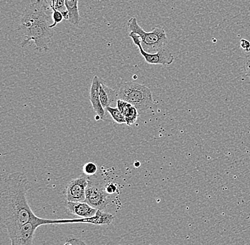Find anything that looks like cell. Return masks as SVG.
<instances>
[{
	"mask_svg": "<svg viewBox=\"0 0 250 245\" xmlns=\"http://www.w3.org/2000/svg\"><path fill=\"white\" fill-rule=\"evenodd\" d=\"M29 188V180L23 173L1 174L0 219L9 239L35 215L26 199Z\"/></svg>",
	"mask_w": 250,
	"mask_h": 245,
	"instance_id": "6da1fadb",
	"label": "cell"
},
{
	"mask_svg": "<svg viewBox=\"0 0 250 245\" xmlns=\"http://www.w3.org/2000/svg\"><path fill=\"white\" fill-rule=\"evenodd\" d=\"M48 9L43 0H36L35 2L25 8L18 29L23 37L21 48H25L33 41L39 52L48 51L54 37V31L50 27L52 18L47 13Z\"/></svg>",
	"mask_w": 250,
	"mask_h": 245,
	"instance_id": "7a4b0ae2",
	"label": "cell"
},
{
	"mask_svg": "<svg viewBox=\"0 0 250 245\" xmlns=\"http://www.w3.org/2000/svg\"><path fill=\"white\" fill-rule=\"evenodd\" d=\"M117 87L118 99L132 104L139 112H145L152 106V93L146 86L126 82L119 84Z\"/></svg>",
	"mask_w": 250,
	"mask_h": 245,
	"instance_id": "3957f363",
	"label": "cell"
},
{
	"mask_svg": "<svg viewBox=\"0 0 250 245\" xmlns=\"http://www.w3.org/2000/svg\"><path fill=\"white\" fill-rule=\"evenodd\" d=\"M127 27L129 32L140 37L142 48L146 52L155 54L162 48H167L168 38L163 26H156L152 31L146 32L141 27L137 18L132 17L128 21Z\"/></svg>",
	"mask_w": 250,
	"mask_h": 245,
	"instance_id": "277c9868",
	"label": "cell"
},
{
	"mask_svg": "<svg viewBox=\"0 0 250 245\" xmlns=\"http://www.w3.org/2000/svg\"><path fill=\"white\" fill-rule=\"evenodd\" d=\"M85 202L102 211H105L106 207L108 205L109 195L105 191L104 182L97 174L88 176Z\"/></svg>",
	"mask_w": 250,
	"mask_h": 245,
	"instance_id": "5b68a950",
	"label": "cell"
},
{
	"mask_svg": "<svg viewBox=\"0 0 250 245\" xmlns=\"http://www.w3.org/2000/svg\"><path fill=\"white\" fill-rule=\"evenodd\" d=\"M58 224V220L44 219L34 215L29 222L23 226L12 239L11 245H33L34 234L39 227L44 225Z\"/></svg>",
	"mask_w": 250,
	"mask_h": 245,
	"instance_id": "8992f818",
	"label": "cell"
},
{
	"mask_svg": "<svg viewBox=\"0 0 250 245\" xmlns=\"http://www.w3.org/2000/svg\"><path fill=\"white\" fill-rule=\"evenodd\" d=\"M129 37L132 38L134 45L139 48L140 54L148 64L167 66V65H170L173 63L174 57L167 48H162L155 54H149V53L146 52L142 48V42H141V39L138 35L134 33L129 32Z\"/></svg>",
	"mask_w": 250,
	"mask_h": 245,
	"instance_id": "52a82bcc",
	"label": "cell"
},
{
	"mask_svg": "<svg viewBox=\"0 0 250 245\" xmlns=\"http://www.w3.org/2000/svg\"><path fill=\"white\" fill-rule=\"evenodd\" d=\"M88 176L85 174L70 181L65 188V199L70 202H85Z\"/></svg>",
	"mask_w": 250,
	"mask_h": 245,
	"instance_id": "ba28073f",
	"label": "cell"
},
{
	"mask_svg": "<svg viewBox=\"0 0 250 245\" xmlns=\"http://www.w3.org/2000/svg\"><path fill=\"white\" fill-rule=\"evenodd\" d=\"M99 77L95 76L92 82L90 91V101L94 112L96 113V120H103L104 121H109V113L103 109L100 99V84L101 80Z\"/></svg>",
	"mask_w": 250,
	"mask_h": 245,
	"instance_id": "9c48e42d",
	"label": "cell"
},
{
	"mask_svg": "<svg viewBox=\"0 0 250 245\" xmlns=\"http://www.w3.org/2000/svg\"><path fill=\"white\" fill-rule=\"evenodd\" d=\"M67 209L72 214L77 215L81 218H90L96 215L98 209L92 207L87 203L70 202L67 201Z\"/></svg>",
	"mask_w": 250,
	"mask_h": 245,
	"instance_id": "30bf717a",
	"label": "cell"
},
{
	"mask_svg": "<svg viewBox=\"0 0 250 245\" xmlns=\"http://www.w3.org/2000/svg\"><path fill=\"white\" fill-rule=\"evenodd\" d=\"M100 99L103 109L106 111L107 108L114 107L113 106L117 104L118 94L117 91L108 87L103 79H100Z\"/></svg>",
	"mask_w": 250,
	"mask_h": 245,
	"instance_id": "8fae6325",
	"label": "cell"
},
{
	"mask_svg": "<svg viewBox=\"0 0 250 245\" xmlns=\"http://www.w3.org/2000/svg\"><path fill=\"white\" fill-rule=\"evenodd\" d=\"M78 1L79 0H65V5L69 14L68 21L75 26L80 24V15L78 11Z\"/></svg>",
	"mask_w": 250,
	"mask_h": 245,
	"instance_id": "7c38bea8",
	"label": "cell"
},
{
	"mask_svg": "<svg viewBox=\"0 0 250 245\" xmlns=\"http://www.w3.org/2000/svg\"><path fill=\"white\" fill-rule=\"evenodd\" d=\"M106 112L110 115L111 118H112L115 122L119 123V124L126 123V119H125V115L120 112L118 108L109 107L106 109Z\"/></svg>",
	"mask_w": 250,
	"mask_h": 245,
	"instance_id": "4fadbf2b",
	"label": "cell"
},
{
	"mask_svg": "<svg viewBox=\"0 0 250 245\" xmlns=\"http://www.w3.org/2000/svg\"><path fill=\"white\" fill-rule=\"evenodd\" d=\"M139 116V112L134 106H132L129 109L126 114L125 115L126 119V124L127 126H132L137 121Z\"/></svg>",
	"mask_w": 250,
	"mask_h": 245,
	"instance_id": "5bb4252c",
	"label": "cell"
},
{
	"mask_svg": "<svg viewBox=\"0 0 250 245\" xmlns=\"http://www.w3.org/2000/svg\"><path fill=\"white\" fill-rule=\"evenodd\" d=\"M98 171V166L93 162H87L83 166V173L86 176L95 175Z\"/></svg>",
	"mask_w": 250,
	"mask_h": 245,
	"instance_id": "9a60e30c",
	"label": "cell"
},
{
	"mask_svg": "<svg viewBox=\"0 0 250 245\" xmlns=\"http://www.w3.org/2000/svg\"><path fill=\"white\" fill-rule=\"evenodd\" d=\"M51 18H52L53 23L50 27L52 29H54V27H56L59 23L62 22V20L64 19L63 15H62L60 12L56 10V9H54V10L52 11Z\"/></svg>",
	"mask_w": 250,
	"mask_h": 245,
	"instance_id": "2e32d148",
	"label": "cell"
},
{
	"mask_svg": "<svg viewBox=\"0 0 250 245\" xmlns=\"http://www.w3.org/2000/svg\"><path fill=\"white\" fill-rule=\"evenodd\" d=\"M117 106L120 112L125 115L132 105L129 104V103L123 101V100L118 99L117 100Z\"/></svg>",
	"mask_w": 250,
	"mask_h": 245,
	"instance_id": "e0dca14e",
	"label": "cell"
},
{
	"mask_svg": "<svg viewBox=\"0 0 250 245\" xmlns=\"http://www.w3.org/2000/svg\"><path fill=\"white\" fill-rule=\"evenodd\" d=\"M240 46L243 51L246 53L250 52V42L246 39L242 38L240 40Z\"/></svg>",
	"mask_w": 250,
	"mask_h": 245,
	"instance_id": "ac0fdd59",
	"label": "cell"
},
{
	"mask_svg": "<svg viewBox=\"0 0 250 245\" xmlns=\"http://www.w3.org/2000/svg\"><path fill=\"white\" fill-rule=\"evenodd\" d=\"M244 70H245V75L250 78V56H248L244 62Z\"/></svg>",
	"mask_w": 250,
	"mask_h": 245,
	"instance_id": "d6986e66",
	"label": "cell"
},
{
	"mask_svg": "<svg viewBox=\"0 0 250 245\" xmlns=\"http://www.w3.org/2000/svg\"><path fill=\"white\" fill-rule=\"evenodd\" d=\"M117 186L114 184H109L105 185V191L109 195L113 194L117 191Z\"/></svg>",
	"mask_w": 250,
	"mask_h": 245,
	"instance_id": "ffe728a7",
	"label": "cell"
},
{
	"mask_svg": "<svg viewBox=\"0 0 250 245\" xmlns=\"http://www.w3.org/2000/svg\"><path fill=\"white\" fill-rule=\"evenodd\" d=\"M43 1L46 3L47 7L51 9V13H52V11L53 9H54L55 3H56V0H43Z\"/></svg>",
	"mask_w": 250,
	"mask_h": 245,
	"instance_id": "44dd1931",
	"label": "cell"
},
{
	"mask_svg": "<svg viewBox=\"0 0 250 245\" xmlns=\"http://www.w3.org/2000/svg\"><path fill=\"white\" fill-rule=\"evenodd\" d=\"M63 245H76L75 243H73V240H72V238L68 239L67 240L66 243H65Z\"/></svg>",
	"mask_w": 250,
	"mask_h": 245,
	"instance_id": "7402d4cb",
	"label": "cell"
},
{
	"mask_svg": "<svg viewBox=\"0 0 250 245\" xmlns=\"http://www.w3.org/2000/svg\"><path fill=\"white\" fill-rule=\"evenodd\" d=\"M134 166L137 167V168H138V167L140 166V164L139 163V162H136L135 163H134Z\"/></svg>",
	"mask_w": 250,
	"mask_h": 245,
	"instance_id": "603a6c76",
	"label": "cell"
}]
</instances>
